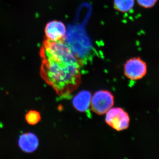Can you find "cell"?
<instances>
[{
    "mask_svg": "<svg viewBox=\"0 0 159 159\" xmlns=\"http://www.w3.org/2000/svg\"><path fill=\"white\" fill-rule=\"evenodd\" d=\"M26 121L30 125H34L37 124L41 119L40 114L36 111H29L25 116Z\"/></svg>",
    "mask_w": 159,
    "mask_h": 159,
    "instance_id": "9",
    "label": "cell"
},
{
    "mask_svg": "<svg viewBox=\"0 0 159 159\" xmlns=\"http://www.w3.org/2000/svg\"><path fill=\"white\" fill-rule=\"evenodd\" d=\"M134 5V0H114V7L117 11L126 12L130 11Z\"/></svg>",
    "mask_w": 159,
    "mask_h": 159,
    "instance_id": "8",
    "label": "cell"
},
{
    "mask_svg": "<svg viewBox=\"0 0 159 159\" xmlns=\"http://www.w3.org/2000/svg\"><path fill=\"white\" fill-rule=\"evenodd\" d=\"M41 76L59 97L66 98L81 82V63L65 41L45 40L40 50Z\"/></svg>",
    "mask_w": 159,
    "mask_h": 159,
    "instance_id": "1",
    "label": "cell"
},
{
    "mask_svg": "<svg viewBox=\"0 0 159 159\" xmlns=\"http://www.w3.org/2000/svg\"><path fill=\"white\" fill-rule=\"evenodd\" d=\"M157 0H137L138 4L140 6L145 8H150L153 7Z\"/></svg>",
    "mask_w": 159,
    "mask_h": 159,
    "instance_id": "10",
    "label": "cell"
},
{
    "mask_svg": "<svg viewBox=\"0 0 159 159\" xmlns=\"http://www.w3.org/2000/svg\"><path fill=\"white\" fill-rule=\"evenodd\" d=\"M106 114V122L115 130L120 131L128 128L130 119L128 113L122 108H111Z\"/></svg>",
    "mask_w": 159,
    "mask_h": 159,
    "instance_id": "3",
    "label": "cell"
},
{
    "mask_svg": "<svg viewBox=\"0 0 159 159\" xmlns=\"http://www.w3.org/2000/svg\"><path fill=\"white\" fill-rule=\"evenodd\" d=\"M147 72L146 63L140 57L130 58L124 65V74L127 78L131 80H139L143 78Z\"/></svg>",
    "mask_w": 159,
    "mask_h": 159,
    "instance_id": "4",
    "label": "cell"
},
{
    "mask_svg": "<svg viewBox=\"0 0 159 159\" xmlns=\"http://www.w3.org/2000/svg\"><path fill=\"white\" fill-rule=\"evenodd\" d=\"M92 97V95L89 91H82L80 92L73 99V104L74 108L81 112L86 111L91 106Z\"/></svg>",
    "mask_w": 159,
    "mask_h": 159,
    "instance_id": "7",
    "label": "cell"
},
{
    "mask_svg": "<svg viewBox=\"0 0 159 159\" xmlns=\"http://www.w3.org/2000/svg\"><path fill=\"white\" fill-rule=\"evenodd\" d=\"M66 27L64 24L59 21L49 22L46 25L45 32L47 40L51 41L65 40Z\"/></svg>",
    "mask_w": 159,
    "mask_h": 159,
    "instance_id": "5",
    "label": "cell"
},
{
    "mask_svg": "<svg viewBox=\"0 0 159 159\" xmlns=\"http://www.w3.org/2000/svg\"><path fill=\"white\" fill-rule=\"evenodd\" d=\"M114 104L113 96L108 91H97L91 99V108L97 115H102L107 113L112 108Z\"/></svg>",
    "mask_w": 159,
    "mask_h": 159,
    "instance_id": "2",
    "label": "cell"
},
{
    "mask_svg": "<svg viewBox=\"0 0 159 159\" xmlns=\"http://www.w3.org/2000/svg\"><path fill=\"white\" fill-rule=\"evenodd\" d=\"M18 145L24 152L31 153L37 149L39 145V141L34 134L27 133L23 134L20 137Z\"/></svg>",
    "mask_w": 159,
    "mask_h": 159,
    "instance_id": "6",
    "label": "cell"
}]
</instances>
